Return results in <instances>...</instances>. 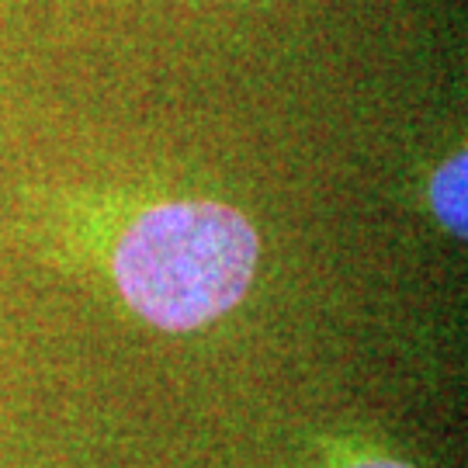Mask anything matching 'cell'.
<instances>
[{"label":"cell","instance_id":"cell-3","mask_svg":"<svg viewBox=\"0 0 468 468\" xmlns=\"http://www.w3.org/2000/svg\"><path fill=\"white\" fill-rule=\"evenodd\" d=\"M316 452L319 468H417L410 458L368 437H319Z\"/></svg>","mask_w":468,"mask_h":468},{"label":"cell","instance_id":"cell-2","mask_svg":"<svg viewBox=\"0 0 468 468\" xmlns=\"http://www.w3.org/2000/svg\"><path fill=\"white\" fill-rule=\"evenodd\" d=\"M427 212L434 222L452 236V239H465V208H468V156L465 150L448 153L427 177Z\"/></svg>","mask_w":468,"mask_h":468},{"label":"cell","instance_id":"cell-1","mask_svg":"<svg viewBox=\"0 0 468 468\" xmlns=\"http://www.w3.org/2000/svg\"><path fill=\"white\" fill-rule=\"evenodd\" d=\"M101 268L146 326L195 334L250 295L261 233L229 201L143 198L104 222Z\"/></svg>","mask_w":468,"mask_h":468}]
</instances>
